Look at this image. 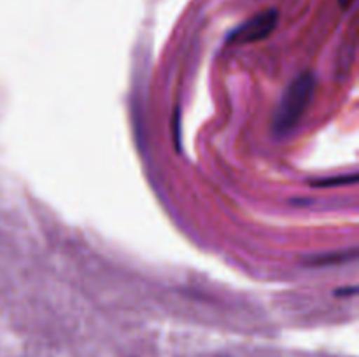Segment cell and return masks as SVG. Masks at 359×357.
<instances>
[{
    "mask_svg": "<svg viewBox=\"0 0 359 357\" xmlns=\"http://www.w3.org/2000/svg\"><path fill=\"white\" fill-rule=\"evenodd\" d=\"M358 181V174L353 175H340V177H326L321 181H312L311 184L316 188H332V186H346V184H354Z\"/></svg>",
    "mask_w": 359,
    "mask_h": 357,
    "instance_id": "cell-3",
    "label": "cell"
},
{
    "mask_svg": "<svg viewBox=\"0 0 359 357\" xmlns=\"http://www.w3.org/2000/svg\"><path fill=\"white\" fill-rule=\"evenodd\" d=\"M277 24V10L270 9L265 10L262 14H256L252 20H249L248 23L242 24L237 31L233 34V42H241V44H245V42H255L262 41L266 35H270L273 31Z\"/></svg>",
    "mask_w": 359,
    "mask_h": 357,
    "instance_id": "cell-2",
    "label": "cell"
},
{
    "mask_svg": "<svg viewBox=\"0 0 359 357\" xmlns=\"http://www.w3.org/2000/svg\"><path fill=\"white\" fill-rule=\"evenodd\" d=\"M354 0H339V4H340V7H342V9H349L351 7V4H353Z\"/></svg>",
    "mask_w": 359,
    "mask_h": 357,
    "instance_id": "cell-4",
    "label": "cell"
},
{
    "mask_svg": "<svg viewBox=\"0 0 359 357\" xmlns=\"http://www.w3.org/2000/svg\"><path fill=\"white\" fill-rule=\"evenodd\" d=\"M316 93V77L312 72H302L294 77L284 90L276 114H273V132L277 135H287L297 128L300 119L311 107Z\"/></svg>",
    "mask_w": 359,
    "mask_h": 357,
    "instance_id": "cell-1",
    "label": "cell"
}]
</instances>
